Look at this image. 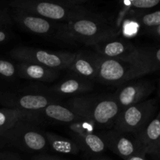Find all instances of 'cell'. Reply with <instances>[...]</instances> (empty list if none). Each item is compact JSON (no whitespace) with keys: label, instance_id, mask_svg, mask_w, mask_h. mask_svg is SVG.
Listing matches in <instances>:
<instances>
[{"label":"cell","instance_id":"23","mask_svg":"<svg viewBox=\"0 0 160 160\" xmlns=\"http://www.w3.org/2000/svg\"><path fill=\"white\" fill-rule=\"evenodd\" d=\"M69 125V130L71 134L72 139L82 136L86 134L94 133L95 125L92 122L85 118H83L78 121L73 122Z\"/></svg>","mask_w":160,"mask_h":160},{"label":"cell","instance_id":"13","mask_svg":"<svg viewBox=\"0 0 160 160\" xmlns=\"http://www.w3.org/2000/svg\"><path fill=\"white\" fill-rule=\"evenodd\" d=\"M133 135L144 154L159 158L160 151V114L159 112L139 132Z\"/></svg>","mask_w":160,"mask_h":160},{"label":"cell","instance_id":"20","mask_svg":"<svg viewBox=\"0 0 160 160\" xmlns=\"http://www.w3.org/2000/svg\"><path fill=\"white\" fill-rule=\"evenodd\" d=\"M48 147L61 154L77 155L81 152L79 145L73 140L50 131H45Z\"/></svg>","mask_w":160,"mask_h":160},{"label":"cell","instance_id":"31","mask_svg":"<svg viewBox=\"0 0 160 160\" xmlns=\"http://www.w3.org/2000/svg\"><path fill=\"white\" fill-rule=\"evenodd\" d=\"M126 160H146L145 158V155L142 154H138L134 155V156H131L130 158L127 159Z\"/></svg>","mask_w":160,"mask_h":160},{"label":"cell","instance_id":"5","mask_svg":"<svg viewBox=\"0 0 160 160\" xmlns=\"http://www.w3.org/2000/svg\"><path fill=\"white\" fill-rule=\"evenodd\" d=\"M0 138L9 145L25 152H43L48 147L45 131L28 120L18 122Z\"/></svg>","mask_w":160,"mask_h":160},{"label":"cell","instance_id":"22","mask_svg":"<svg viewBox=\"0 0 160 160\" xmlns=\"http://www.w3.org/2000/svg\"><path fill=\"white\" fill-rule=\"evenodd\" d=\"M30 112H24L16 109H0V137L13 128L18 122L28 120Z\"/></svg>","mask_w":160,"mask_h":160},{"label":"cell","instance_id":"25","mask_svg":"<svg viewBox=\"0 0 160 160\" xmlns=\"http://www.w3.org/2000/svg\"><path fill=\"white\" fill-rule=\"evenodd\" d=\"M159 0H131L125 2L127 6H123L126 10H148L159 4Z\"/></svg>","mask_w":160,"mask_h":160},{"label":"cell","instance_id":"16","mask_svg":"<svg viewBox=\"0 0 160 160\" xmlns=\"http://www.w3.org/2000/svg\"><path fill=\"white\" fill-rule=\"evenodd\" d=\"M69 70L73 75L80 77L89 81H96L98 67L95 59V53L87 54L84 52H76L75 56L69 67Z\"/></svg>","mask_w":160,"mask_h":160},{"label":"cell","instance_id":"6","mask_svg":"<svg viewBox=\"0 0 160 160\" xmlns=\"http://www.w3.org/2000/svg\"><path fill=\"white\" fill-rule=\"evenodd\" d=\"M158 106L157 98H148L123 109L116 119L113 129L128 134H137L156 116Z\"/></svg>","mask_w":160,"mask_h":160},{"label":"cell","instance_id":"30","mask_svg":"<svg viewBox=\"0 0 160 160\" xmlns=\"http://www.w3.org/2000/svg\"><path fill=\"white\" fill-rule=\"evenodd\" d=\"M33 160H62L59 158H56L55 156H49V155H45V154H39L37 156H34Z\"/></svg>","mask_w":160,"mask_h":160},{"label":"cell","instance_id":"19","mask_svg":"<svg viewBox=\"0 0 160 160\" xmlns=\"http://www.w3.org/2000/svg\"><path fill=\"white\" fill-rule=\"evenodd\" d=\"M126 61L138 64L149 70L150 73H153L160 68V48L159 47H137Z\"/></svg>","mask_w":160,"mask_h":160},{"label":"cell","instance_id":"24","mask_svg":"<svg viewBox=\"0 0 160 160\" xmlns=\"http://www.w3.org/2000/svg\"><path fill=\"white\" fill-rule=\"evenodd\" d=\"M17 78V63L0 57V81L10 82Z\"/></svg>","mask_w":160,"mask_h":160},{"label":"cell","instance_id":"14","mask_svg":"<svg viewBox=\"0 0 160 160\" xmlns=\"http://www.w3.org/2000/svg\"><path fill=\"white\" fill-rule=\"evenodd\" d=\"M97 54L109 59L125 60L136 50L137 47L126 38H113L93 45Z\"/></svg>","mask_w":160,"mask_h":160},{"label":"cell","instance_id":"12","mask_svg":"<svg viewBox=\"0 0 160 160\" xmlns=\"http://www.w3.org/2000/svg\"><path fill=\"white\" fill-rule=\"evenodd\" d=\"M81 117L74 110L64 106L60 102L52 103L37 112H30L28 121L34 122L48 121L56 123H70L81 120Z\"/></svg>","mask_w":160,"mask_h":160},{"label":"cell","instance_id":"1","mask_svg":"<svg viewBox=\"0 0 160 160\" xmlns=\"http://www.w3.org/2000/svg\"><path fill=\"white\" fill-rule=\"evenodd\" d=\"M119 28L98 14L92 12L62 23L58 38L68 42L93 45L117 38Z\"/></svg>","mask_w":160,"mask_h":160},{"label":"cell","instance_id":"18","mask_svg":"<svg viewBox=\"0 0 160 160\" xmlns=\"http://www.w3.org/2000/svg\"><path fill=\"white\" fill-rule=\"evenodd\" d=\"M138 23L145 34L154 38L160 36V11L146 12V10H129L125 17H128ZM124 17V18H125Z\"/></svg>","mask_w":160,"mask_h":160},{"label":"cell","instance_id":"17","mask_svg":"<svg viewBox=\"0 0 160 160\" xmlns=\"http://www.w3.org/2000/svg\"><path fill=\"white\" fill-rule=\"evenodd\" d=\"M17 69L18 78L40 82H52L59 74V70L30 62H18Z\"/></svg>","mask_w":160,"mask_h":160},{"label":"cell","instance_id":"15","mask_svg":"<svg viewBox=\"0 0 160 160\" xmlns=\"http://www.w3.org/2000/svg\"><path fill=\"white\" fill-rule=\"evenodd\" d=\"M93 87V83L92 81L73 75V77L65 78L50 88L46 93L56 97L57 95H80L92 91Z\"/></svg>","mask_w":160,"mask_h":160},{"label":"cell","instance_id":"11","mask_svg":"<svg viewBox=\"0 0 160 160\" xmlns=\"http://www.w3.org/2000/svg\"><path fill=\"white\" fill-rule=\"evenodd\" d=\"M155 84L148 80H138L124 84L114 93L120 111L148 99L155 91Z\"/></svg>","mask_w":160,"mask_h":160},{"label":"cell","instance_id":"3","mask_svg":"<svg viewBox=\"0 0 160 160\" xmlns=\"http://www.w3.org/2000/svg\"><path fill=\"white\" fill-rule=\"evenodd\" d=\"M67 106L98 128L113 126L120 112L113 94L76 96Z\"/></svg>","mask_w":160,"mask_h":160},{"label":"cell","instance_id":"26","mask_svg":"<svg viewBox=\"0 0 160 160\" xmlns=\"http://www.w3.org/2000/svg\"><path fill=\"white\" fill-rule=\"evenodd\" d=\"M140 29V27L136 21L132 19H126L123 22V34L125 37H131L134 36Z\"/></svg>","mask_w":160,"mask_h":160},{"label":"cell","instance_id":"4","mask_svg":"<svg viewBox=\"0 0 160 160\" xmlns=\"http://www.w3.org/2000/svg\"><path fill=\"white\" fill-rule=\"evenodd\" d=\"M98 67L96 81L103 84L119 86L151 73L145 67L131 61L109 59L95 53Z\"/></svg>","mask_w":160,"mask_h":160},{"label":"cell","instance_id":"27","mask_svg":"<svg viewBox=\"0 0 160 160\" xmlns=\"http://www.w3.org/2000/svg\"><path fill=\"white\" fill-rule=\"evenodd\" d=\"M0 24L12 26V22L9 16V9L4 4L0 5Z\"/></svg>","mask_w":160,"mask_h":160},{"label":"cell","instance_id":"28","mask_svg":"<svg viewBox=\"0 0 160 160\" xmlns=\"http://www.w3.org/2000/svg\"><path fill=\"white\" fill-rule=\"evenodd\" d=\"M11 26L0 24V45L6 43L11 38Z\"/></svg>","mask_w":160,"mask_h":160},{"label":"cell","instance_id":"2","mask_svg":"<svg viewBox=\"0 0 160 160\" xmlns=\"http://www.w3.org/2000/svg\"><path fill=\"white\" fill-rule=\"evenodd\" d=\"M85 0L67 1H36L14 0L3 3L6 7L22 9L41 17L58 22L67 23L78 17L86 15L92 11L85 6Z\"/></svg>","mask_w":160,"mask_h":160},{"label":"cell","instance_id":"29","mask_svg":"<svg viewBox=\"0 0 160 160\" xmlns=\"http://www.w3.org/2000/svg\"><path fill=\"white\" fill-rule=\"evenodd\" d=\"M0 160H22L21 158L17 154L9 152H0Z\"/></svg>","mask_w":160,"mask_h":160},{"label":"cell","instance_id":"21","mask_svg":"<svg viewBox=\"0 0 160 160\" xmlns=\"http://www.w3.org/2000/svg\"><path fill=\"white\" fill-rule=\"evenodd\" d=\"M73 141L79 145L81 151L90 155H98L106 150V145L98 134L95 133L86 134L73 138Z\"/></svg>","mask_w":160,"mask_h":160},{"label":"cell","instance_id":"7","mask_svg":"<svg viewBox=\"0 0 160 160\" xmlns=\"http://www.w3.org/2000/svg\"><path fill=\"white\" fill-rule=\"evenodd\" d=\"M12 59L17 62H30L56 70L67 69L75 56L69 52H56L28 46H19L9 52Z\"/></svg>","mask_w":160,"mask_h":160},{"label":"cell","instance_id":"32","mask_svg":"<svg viewBox=\"0 0 160 160\" xmlns=\"http://www.w3.org/2000/svg\"><path fill=\"white\" fill-rule=\"evenodd\" d=\"M92 160H111V159H106V158H98V159H92Z\"/></svg>","mask_w":160,"mask_h":160},{"label":"cell","instance_id":"9","mask_svg":"<svg viewBox=\"0 0 160 160\" xmlns=\"http://www.w3.org/2000/svg\"><path fill=\"white\" fill-rule=\"evenodd\" d=\"M12 22L32 34L41 36H55L59 38L62 23L52 21L39 16L14 8H9Z\"/></svg>","mask_w":160,"mask_h":160},{"label":"cell","instance_id":"8","mask_svg":"<svg viewBox=\"0 0 160 160\" xmlns=\"http://www.w3.org/2000/svg\"><path fill=\"white\" fill-rule=\"evenodd\" d=\"M56 102H60L58 97L44 92H14L0 91V106L21 112H37L48 105Z\"/></svg>","mask_w":160,"mask_h":160},{"label":"cell","instance_id":"10","mask_svg":"<svg viewBox=\"0 0 160 160\" xmlns=\"http://www.w3.org/2000/svg\"><path fill=\"white\" fill-rule=\"evenodd\" d=\"M98 135L104 142L106 149H109L124 160L134 155H145L133 134L121 132L112 128L102 131Z\"/></svg>","mask_w":160,"mask_h":160}]
</instances>
